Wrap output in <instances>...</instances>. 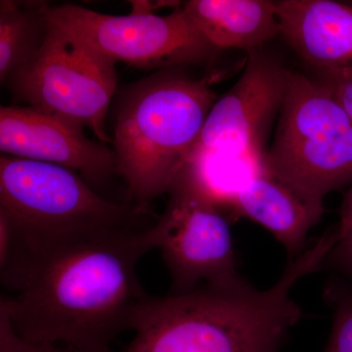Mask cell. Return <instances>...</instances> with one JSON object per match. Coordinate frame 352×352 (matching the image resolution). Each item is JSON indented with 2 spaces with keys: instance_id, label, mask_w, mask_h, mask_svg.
<instances>
[{
  "instance_id": "cell-1",
  "label": "cell",
  "mask_w": 352,
  "mask_h": 352,
  "mask_svg": "<svg viewBox=\"0 0 352 352\" xmlns=\"http://www.w3.org/2000/svg\"><path fill=\"white\" fill-rule=\"evenodd\" d=\"M148 227L102 234L51 252L32 270L22 289L1 296L18 336L34 344L75 352H109L131 331L147 300L138 265L153 251Z\"/></svg>"
},
{
  "instance_id": "cell-2",
  "label": "cell",
  "mask_w": 352,
  "mask_h": 352,
  "mask_svg": "<svg viewBox=\"0 0 352 352\" xmlns=\"http://www.w3.org/2000/svg\"><path fill=\"white\" fill-rule=\"evenodd\" d=\"M335 243L333 231L323 234L264 291L239 278L149 296L135 315L131 342L109 352H279L302 316L292 298L294 287L325 267Z\"/></svg>"
},
{
  "instance_id": "cell-3",
  "label": "cell",
  "mask_w": 352,
  "mask_h": 352,
  "mask_svg": "<svg viewBox=\"0 0 352 352\" xmlns=\"http://www.w3.org/2000/svg\"><path fill=\"white\" fill-rule=\"evenodd\" d=\"M133 204L113 203L76 171L1 155L0 281L12 294L51 252L112 231L138 227L146 214Z\"/></svg>"
},
{
  "instance_id": "cell-4",
  "label": "cell",
  "mask_w": 352,
  "mask_h": 352,
  "mask_svg": "<svg viewBox=\"0 0 352 352\" xmlns=\"http://www.w3.org/2000/svg\"><path fill=\"white\" fill-rule=\"evenodd\" d=\"M217 100L208 78L162 69L133 85L116 119L113 151L131 203L147 212L168 193L200 138Z\"/></svg>"
},
{
  "instance_id": "cell-5",
  "label": "cell",
  "mask_w": 352,
  "mask_h": 352,
  "mask_svg": "<svg viewBox=\"0 0 352 352\" xmlns=\"http://www.w3.org/2000/svg\"><path fill=\"white\" fill-rule=\"evenodd\" d=\"M266 166L280 182L316 200L352 186L351 118L315 76L291 71Z\"/></svg>"
},
{
  "instance_id": "cell-6",
  "label": "cell",
  "mask_w": 352,
  "mask_h": 352,
  "mask_svg": "<svg viewBox=\"0 0 352 352\" xmlns=\"http://www.w3.org/2000/svg\"><path fill=\"white\" fill-rule=\"evenodd\" d=\"M166 194V208L147 234L170 273V293L239 279L230 222L188 166Z\"/></svg>"
},
{
  "instance_id": "cell-7",
  "label": "cell",
  "mask_w": 352,
  "mask_h": 352,
  "mask_svg": "<svg viewBox=\"0 0 352 352\" xmlns=\"http://www.w3.org/2000/svg\"><path fill=\"white\" fill-rule=\"evenodd\" d=\"M50 24L38 54L7 83L29 107L87 127L104 144L111 142L106 118L118 85L117 62Z\"/></svg>"
},
{
  "instance_id": "cell-8",
  "label": "cell",
  "mask_w": 352,
  "mask_h": 352,
  "mask_svg": "<svg viewBox=\"0 0 352 352\" xmlns=\"http://www.w3.org/2000/svg\"><path fill=\"white\" fill-rule=\"evenodd\" d=\"M133 6L113 16L76 4H45L51 24L115 62L143 69H173L208 62L217 52L183 7L166 16Z\"/></svg>"
},
{
  "instance_id": "cell-9",
  "label": "cell",
  "mask_w": 352,
  "mask_h": 352,
  "mask_svg": "<svg viewBox=\"0 0 352 352\" xmlns=\"http://www.w3.org/2000/svg\"><path fill=\"white\" fill-rule=\"evenodd\" d=\"M289 74L263 50L248 54L239 80L210 109L190 159L221 151L266 164V143L283 105Z\"/></svg>"
},
{
  "instance_id": "cell-10",
  "label": "cell",
  "mask_w": 352,
  "mask_h": 352,
  "mask_svg": "<svg viewBox=\"0 0 352 352\" xmlns=\"http://www.w3.org/2000/svg\"><path fill=\"white\" fill-rule=\"evenodd\" d=\"M83 127L32 107L0 108V151L6 156L57 164L76 171L89 185L118 173L108 146L85 135Z\"/></svg>"
},
{
  "instance_id": "cell-11",
  "label": "cell",
  "mask_w": 352,
  "mask_h": 352,
  "mask_svg": "<svg viewBox=\"0 0 352 352\" xmlns=\"http://www.w3.org/2000/svg\"><path fill=\"white\" fill-rule=\"evenodd\" d=\"M280 36L316 75L352 71V4L277 1Z\"/></svg>"
},
{
  "instance_id": "cell-12",
  "label": "cell",
  "mask_w": 352,
  "mask_h": 352,
  "mask_svg": "<svg viewBox=\"0 0 352 352\" xmlns=\"http://www.w3.org/2000/svg\"><path fill=\"white\" fill-rule=\"evenodd\" d=\"M232 217L264 227L281 243L289 261L307 250L308 232L324 214L323 201L308 198L270 173L254 177L231 203Z\"/></svg>"
},
{
  "instance_id": "cell-13",
  "label": "cell",
  "mask_w": 352,
  "mask_h": 352,
  "mask_svg": "<svg viewBox=\"0 0 352 352\" xmlns=\"http://www.w3.org/2000/svg\"><path fill=\"white\" fill-rule=\"evenodd\" d=\"M182 7L197 30L219 51L234 48L250 54L280 36L277 1L190 0Z\"/></svg>"
},
{
  "instance_id": "cell-14",
  "label": "cell",
  "mask_w": 352,
  "mask_h": 352,
  "mask_svg": "<svg viewBox=\"0 0 352 352\" xmlns=\"http://www.w3.org/2000/svg\"><path fill=\"white\" fill-rule=\"evenodd\" d=\"M45 2L2 0L0 4V82L7 83L38 54L47 38Z\"/></svg>"
},
{
  "instance_id": "cell-15",
  "label": "cell",
  "mask_w": 352,
  "mask_h": 352,
  "mask_svg": "<svg viewBox=\"0 0 352 352\" xmlns=\"http://www.w3.org/2000/svg\"><path fill=\"white\" fill-rule=\"evenodd\" d=\"M324 296L333 312L332 331L324 352H352V287L342 279L332 280Z\"/></svg>"
},
{
  "instance_id": "cell-16",
  "label": "cell",
  "mask_w": 352,
  "mask_h": 352,
  "mask_svg": "<svg viewBox=\"0 0 352 352\" xmlns=\"http://www.w3.org/2000/svg\"><path fill=\"white\" fill-rule=\"evenodd\" d=\"M335 228L337 241L329 252L325 266L352 280V186L342 199L340 221Z\"/></svg>"
},
{
  "instance_id": "cell-17",
  "label": "cell",
  "mask_w": 352,
  "mask_h": 352,
  "mask_svg": "<svg viewBox=\"0 0 352 352\" xmlns=\"http://www.w3.org/2000/svg\"><path fill=\"white\" fill-rule=\"evenodd\" d=\"M0 352H75L67 347L51 344L28 342L14 331L3 310L0 309Z\"/></svg>"
},
{
  "instance_id": "cell-18",
  "label": "cell",
  "mask_w": 352,
  "mask_h": 352,
  "mask_svg": "<svg viewBox=\"0 0 352 352\" xmlns=\"http://www.w3.org/2000/svg\"><path fill=\"white\" fill-rule=\"evenodd\" d=\"M325 83L352 120V71L316 75Z\"/></svg>"
}]
</instances>
